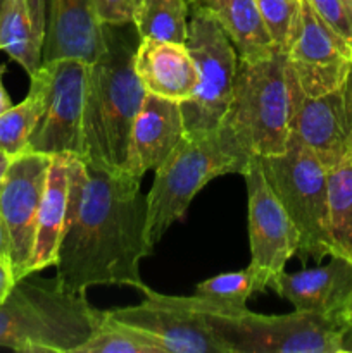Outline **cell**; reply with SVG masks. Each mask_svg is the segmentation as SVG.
I'll return each mask as SVG.
<instances>
[{"label":"cell","instance_id":"11","mask_svg":"<svg viewBox=\"0 0 352 353\" xmlns=\"http://www.w3.org/2000/svg\"><path fill=\"white\" fill-rule=\"evenodd\" d=\"M242 176L247 186L248 241L252 255L248 265L259 272L268 286L275 276L285 271L286 262L299 252V233L269 186L257 155H252Z\"/></svg>","mask_w":352,"mask_h":353},{"label":"cell","instance_id":"26","mask_svg":"<svg viewBox=\"0 0 352 353\" xmlns=\"http://www.w3.org/2000/svg\"><path fill=\"white\" fill-rule=\"evenodd\" d=\"M268 288L264 279L259 276L252 265L235 272H223L200 281L195 288V295L213 303L226 307H245L247 300L254 293Z\"/></svg>","mask_w":352,"mask_h":353},{"label":"cell","instance_id":"37","mask_svg":"<svg viewBox=\"0 0 352 353\" xmlns=\"http://www.w3.org/2000/svg\"><path fill=\"white\" fill-rule=\"evenodd\" d=\"M188 2H190V3H192V0H188Z\"/></svg>","mask_w":352,"mask_h":353},{"label":"cell","instance_id":"16","mask_svg":"<svg viewBox=\"0 0 352 353\" xmlns=\"http://www.w3.org/2000/svg\"><path fill=\"white\" fill-rule=\"evenodd\" d=\"M106 50L104 24L93 0H47V37L41 64L79 59L92 64Z\"/></svg>","mask_w":352,"mask_h":353},{"label":"cell","instance_id":"32","mask_svg":"<svg viewBox=\"0 0 352 353\" xmlns=\"http://www.w3.org/2000/svg\"><path fill=\"white\" fill-rule=\"evenodd\" d=\"M7 71V65L6 64H0V116H2L6 110H9L10 107L14 105L12 100H10L9 93H7L6 86H3V74Z\"/></svg>","mask_w":352,"mask_h":353},{"label":"cell","instance_id":"29","mask_svg":"<svg viewBox=\"0 0 352 353\" xmlns=\"http://www.w3.org/2000/svg\"><path fill=\"white\" fill-rule=\"evenodd\" d=\"M137 0H93L97 19L102 24H123L133 23Z\"/></svg>","mask_w":352,"mask_h":353},{"label":"cell","instance_id":"33","mask_svg":"<svg viewBox=\"0 0 352 353\" xmlns=\"http://www.w3.org/2000/svg\"><path fill=\"white\" fill-rule=\"evenodd\" d=\"M345 100H347V112H349V124H351V145H352V64L349 69L347 79H345Z\"/></svg>","mask_w":352,"mask_h":353},{"label":"cell","instance_id":"35","mask_svg":"<svg viewBox=\"0 0 352 353\" xmlns=\"http://www.w3.org/2000/svg\"><path fill=\"white\" fill-rule=\"evenodd\" d=\"M342 316H344V319L347 321L349 326L352 327V295H351V299L347 300V303H345L344 310H342Z\"/></svg>","mask_w":352,"mask_h":353},{"label":"cell","instance_id":"12","mask_svg":"<svg viewBox=\"0 0 352 353\" xmlns=\"http://www.w3.org/2000/svg\"><path fill=\"white\" fill-rule=\"evenodd\" d=\"M144 302L107 310L110 317L152 334L166 353H230L206 321L175 295H162L141 283Z\"/></svg>","mask_w":352,"mask_h":353},{"label":"cell","instance_id":"23","mask_svg":"<svg viewBox=\"0 0 352 353\" xmlns=\"http://www.w3.org/2000/svg\"><path fill=\"white\" fill-rule=\"evenodd\" d=\"M188 17V0H137L133 24L140 40L185 43Z\"/></svg>","mask_w":352,"mask_h":353},{"label":"cell","instance_id":"10","mask_svg":"<svg viewBox=\"0 0 352 353\" xmlns=\"http://www.w3.org/2000/svg\"><path fill=\"white\" fill-rule=\"evenodd\" d=\"M48 68V95L26 152L85 157L83 112H85L88 64L79 59H61Z\"/></svg>","mask_w":352,"mask_h":353},{"label":"cell","instance_id":"7","mask_svg":"<svg viewBox=\"0 0 352 353\" xmlns=\"http://www.w3.org/2000/svg\"><path fill=\"white\" fill-rule=\"evenodd\" d=\"M269 186L299 233V254L321 262L333 254L328 207V171L320 159L293 137L285 152L257 157Z\"/></svg>","mask_w":352,"mask_h":353},{"label":"cell","instance_id":"36","mask_svg":"<svg viewBox=\"0 0 352 353\" xmlns=\"http://www.w3.org/2000/svg\"><path fill=\"white\" fill-rule=\"evenodd\" d=\"M2 7H3V0H0V12H2Z\"/></svg>","mask_w":352,"mask_h":353},{"label":"cell","instance_id":"1","mask_svg":"<svg viewBox=\"0 0 352 353\" xmlns=\"http://www.w3.org/2000/svg\"><path fill=\"white\" fill-rule=\"evenodd\" d=\"M68 214L57 254V276L72 293L93 286L141 285L140 262L154 250L147 231V195L140 179L66 155Z\"/></svg>","mask_w":352,"mask_h":353},{"label":"cell","instance_id":"21","mask_svg":"<svg viewBox=\"0 0 352 353\" xmlns=\"http://www.w3.org/2000/svg\"><path fill=\"white\" fill-rule=\"evenodd\" d=\"M214 16L238 52V59L254 61L275 52L255 0H192Z\"/></svg>","mask_w":352,"mask_h":353},{"label":"cell","instance_id":"2","mask_svg":"<svg viewBox=\"0 0 352 353\" xmlns=\"http://www.w3.org/2000/svg\"><path fill=\"white\" fill-rule=\"evenodd\" d=\"M106 50L88 64L83 112L85 159L110 172H126L131 126L147 92L135 72L138 31L133 23L104 24Z\"/></svg>","mask_w":352,"mask_h":353},{"label":"cell","instance_id":"27","mask_svg":"<svg viewBox=\"0 0 352 353\" xmlns=\"http://www.w3.org/2000/svg\"><path fill=\"white\" fill-rule=\"evenodd\" d=\"M255 3L269 37L276 47L285 50L299 12V0H255Z\"/></svg>","mask_w":352,"mask_h":353},{"label":"cell","instance_id":"9","mask_svg":"<svg viewBox=\"0 0 352 353\" xmlns=\"http://www.w3.org/2000/svg\"><path fill=\"white\" fill-rule=\"evenodd\" d=\"M285 54L290 71L307 97L344 86L352 64V47L317 16L309 0H299Z\"/></svg>","mask_w":352,"mask_h":353},{"label":"cell","instance_id":"4","mask_svg":"<svg viewBox=\"0 0 352 353\" xmlns=\"http://www.w3.org/2000/svg\"><path fill=\"white\" fill-rule=\"evenodd\" d=\"M199 314L230 353H342L352 352V327L342 314L293 310L261 316L247 307H226L202 296H178Z\"/></svg>","mask_w":352,"mask_h":353},{"label":"cell","instance_id":"25","mask_svg":"<svg viewBox=\"0 0 352 353\" xmlns=\"http://www.w3.org/2000/svg\"><path fill=\"white\" fill-rule=\"evenodd\" d=\"M76 353H166L152 334L114 319L106 310V317Z\"/></svg>","mask_w":352,"mask_h":353},{"label":"cell","instance_id":"15","mask_svg":"<svg viewBox=\"0 0 352 353\" xmlns=\"http://www.w3.org/2000/svg\"><path fill=\"white\" fill-rule=\"evenodd\" d=\"M295 310L331 316L342 314L352 295V261L331 254L328 264L289 274L280 272L268 285Z\"/></svg>","mask_w":352,"mask_h":353},{"label":"cell","instance_id":"28","mask_svg":"<svg viewBox=\"0 0 352 353\" xmlns=\"http://www.w3.org/2000/svg\"><path fill=\"white\" fill-rule=\"evenodd\" d=\"M317 16L352 47V0H309Z\"/></svg>","mask_w":352,"mask_h":353},{"label":"cell","instance_id":"6","mask_svg":"<svg viewBox=\"0 0 352 353\" xmlns=\"http://www.w3.org/2000/svg\"><path fill=\"white\" fill-rule=\"evenodd\" d=\"M292 97L289 61L282 48L254 61L238 59L230 109L223 124L251 155L285 152L290 137Z\"/></svg>","mask_w":352,"mask_h":353},{"label":"cell","instance_id":"30","mask_svg":"<svg viewBox=\"0 0 352 353\" xmlns=\"http://www.w3.org/2000/svg\"><path fill=\"white\" fill-rule=\"evenodd\" d=\"M16 274H14L12 262L9 259L0 257V305L3 303V300L7 299V295L10 293V290L16 285Z\"/></svg>","mask_w":352,"mask_h":353},{"label":"cell","instance_id":"5","mask_svg":"<svg viewBox=\"0 0 352 353\" xmlns=\"http://www.w3.org/2000/svg\"><path fill=\"white\" fill-rule=\"evenodd\" d=\"M252 155L228 126L209 133H185L173 154L155 169L147 195V231L157 245L166 231L182 221L197 193L213 179L242 174Z\"/></svg>","mask_w":352,"mask_h":353},{"label":"cell","instance_id":"31","mask_svg":"<svg viewBox=\"0 0 352 353\" xmlns=\"http://www.w3.org/2000/svg\"><path fill=\"white\" fill-rule=\"evenodd\" d=\"M10 254H12V241H10V233H9V230H7V224H6V221H3L2 214H0V257L9 259V261L12 262Z\"/></svg>","mask_w":352,"mask_h":353},{"label":"cell","instance_id":"13","mask_svg":"<svg viewBox=\"0 0 352 353\" xmlns=\"http://www.w3.org/2000/svg\"><path fill=\"white\" fill-rule=\"evenodd\" d=\"M50 162L52 155L23 152L12 159L0 185V214L12 241L10 259L16 279L28 276Z\"/></svg>","mask_w":352,"mask_h":353},{"label":"cell","instance_id":"24","mask_svg":"<svg viewBox=\"0 0 352 353\" xmlns=\"http://www.w3.org/2000/svg\"><path fill=\"white\" fill-rule=\"evenodd\" d=\"M328 207L333 254L352 261V159L328 171Z\"/></svg>","mask_w":352,"mask_h":353},{"label":"cell","instance_id":"22","mask_svg":"<svg viewBox=\"0 0 352 353\" xmlns=\"http://www.w3.org/2000/svg\"><path fill=\"white\" fill-rule=\"evenodd\" d=\"M30 92L26 99L0 116V150L17 157L26 152L28 141L43 116L48 95V68H41L30 76Z\"/></svg>","mask_w":352,"mask_h":353},{"label":"cell","instance_id":"20","mask_svg":"<svg viewBox=\"0 0 352 353\" xmlns=\"http://www.w3.org/2000/svg\"><path fill=\"white\" fill-rule=\"evenodd\" d=\"M69 178L66 155H52L45 192L38 210L37 234L28 274H37L45 268L57 264L59 245L64 233L68 214Z\"/></svg>","mask_w":352,"mask_h":353},{"label":"cell","instance_id":"17","mask_svg":"<svg viewBox=\"0 0 352 353\" xmlns=\"http://www.w3.org/2000/svg\"><path fill=\"white\" fill-rule=\"evenodd\" d=\"M185 137L179 102L147 93L131 126L126 172L141 179L157 169Z\"/></svg>","mask_w":352,"mask_h":353},{"label":"cell","instance_id":"14","mask_svg":"<svg viewBox=\"0 0 352 353\" xmlns=\"http://www.w3.org/2000/svg\"><path fill=\"white\" fill-rule=\"evenodd\" d=\"M289 85L292 97L290 137L309 148L326 171L351 161V124L344 86L323 95L307 97L290 68Z\"/></svg>","mask_w":352,"mask_h":353},{"label":"cell","instance_id":"3","mask_svg":"<svg viewBox=\"0 0 352 353\" xmlns=\"http://www.w3.org/2000/svg\"><path fill=\"white\" fill-rule=\"evenodd\" d=\"M106 317L57 278L17 279L0 305V347L23 353H76Z\"/></svg>","mask_w":352,"mask_h":353},{"label":"cell","instance_id":"18","mask_svg":"<svg viewBox=\"0 0 352 353\" xmlns=\"http://www.w3.org/2000/svg\"><path fill=\"white\" fill-rule=\"evenodd\" d=\"M133 65L145 92L162 99L183 102L199 83L195 61L185 43L140 40Z\"/></svg>","mask_w":352,"mask_h":353},{"label":"cell","instance_id":"19","mask_svg":"<svg viewBox=\"0 0 352 353\" xmlns=\"http://www.w3.org/2000/svg\"><path fill=\"white\" fill-rule=\"evenodd\" d=\"M47 37V0H3L0 12V52L28 76L41 68Z\"/></svg>","mask_w":352,"mask_h":353},{"label":"cell","instance_id":"8","mask_svg":"<svg viewBox=\"0 0 352 353\" xmlns=\"http://www.w3.org/2000/svg\"><path fill=\"white\" fill-rule=\"evenodd\" d=\"M185 45L199 71L193 95L179 102L185 133H209L223 124L230 109L238 52L213 14L199 6H190Z\"/></svg>","mask_w":352,"mask_h":353},{"label":"cell","instance_id":"34","mask_svg":"<svg viewBox=\"0 0 352 353\" xmlns=\"http://www.w3.org/2000/svg\"><path fill=\"white\" fill-rule=\"evenodd\" d=\"M12 159L14 157H10L9 154H6V152L0 150V185H2L3 178H6V172H7V169H9Z\"/></svg>","mask_w":352,"mask_h":353}]
</instances>
